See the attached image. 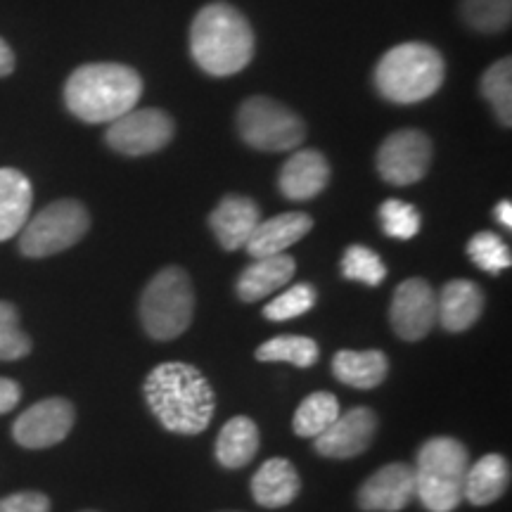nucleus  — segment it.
Returning <instances> with one entry per match:
<instances>
[{"label": "nucleus", "instance_id": "obj_1", "mask_svg": "<svg viewBox=\"0 0 512 512\" xmlns=\"http://www.w3.org/2000/svg\"><path fill=\"white\" fill-rule=\"evenodd\" d=\"M145 401L164 430L185 437L207 430L216 408L207 377L183 361L162 363L147 375Z\"/></svg>", "mask_w": 512, "mask_h": 512}, {"label": "nucleus", "instance_id": "obj_2", "mask_svg": "<svg viewBox=\"0 0 512 512\" xmlns=\"http://www.w3.org/2000/svg\"><path fill=\"white\" fill-rule=\"evenodd\" d=\"M143 95V79L126 64H83L64 86L69 112L88 124H112L126 112L136 110Z\"/></svg>", "mask_w": 512, "mask_h": 512}, {"label": "nucleus", "instance_id": "obj_3", "mask_svg": "<svg viewBox=\"0 0 512 512\" xmlns=\"http://www.w3.org/2000/svg\"><path fill=\"white\" fill-rule=\"evenodd\" d=\"M190 50L207 74H238L254 55V31L233 5L211 3L192 22Z\"/></svg>", "mask_w": 512, "mask_h": 512}, {"label": "nucleus", "instance_id": "obj_4", "mask_svg": "<svg viewBox=\"0 0 512 512\" xmlns=\"http://www.w3.org/2000/svg\"><path fill=\"white\" fill-rule=\"evenodd\" d=\"M444 60L427 43H403L384 53L375 69V86L384 98L411 105L432 98L444 83Z\"/></svg>", "mask_w": 512, "mask_h": 512}, {"label": "nucleus", "instance_id": "obj_5", "mask_svg": "<svg viewBox=\"0 0 512 512\" xmlns=\"http://www.w3.org/2000/svg\"><path fill=\"white\" fill-rule=\"evenodd\" d=\"M470 467L467 448L453 437H434L420 448L415 463V496L430 512H451L463 501Z\"/></svg>", "mask_w": 512, "mask_h": 512}, {"label": "nucleus", "instance_id": "obj_6", "mask_svg": "<svg viewBox=\"0 0 512 512\" xmlns=\"http://www.w3.org/2000/svg\"><path fill=\"white\" fill-rule=\"evenodd\" d=\"M195 292L188 273L178 266L159 271L140 297V320L152 339L169 342L181 337L192 323Z\"/></svg>", "mask_w": 512, "mask_h": 512}, {"label": "nucleus", "instance_id": "obj_7", "mask_svg": "<svg viewBox=\"0 0 512 512\" xmlns=\"http://www.w3.org/2000/svg\"><path fill=\"white\" fill-rule=\"evenodd\" d=\"M91 226V216L86 207L76 200H60L38 211L34 219L27 221L19 238V249L31 259L60 254L74 247Z\"/></svg>", "mask_w": 512, "mask_h": 512}, {"label": "nucleus", "instance_id": "obj_8", "mask_svg": "<svg viewBox=\"0 0 512 512\" xmlns=\"http://www.w3.org/2000/svg\"><path fill=\"white\" fill-rule=\"evenodd\" d=\"M238 131L254 150L285 152L304 143L306 126L285 105L264 95L242 102L238 112Z\"/></svg>", "mask_w": 512, "mask_h": 512}, {"label": "nucleus", "instance_id": "obj_9", "mask_svg": "<svg viewBox=\"0 0 512 512\" xmlns=\"http://www.w3.org/2000/svg\"><path fill=\"white\" fill-rule=\"evenodd\" d=\"M174 138V119L155 107L131 110L114 119L107 131V145L121 155H152Z\"/></svg>", "mask_w": 512, "mask_h": 512}, {"label": "nucleus", "instance_id": "obj_10", "mask_svg": "<svg viewBox=\"0 0 512 512\" xmlns=\"http://www.w3.org/2000/svg\"><path fill=\"white\" fill-rule=\"evenodd\" d=\"M432 162V143L425 133L403 128L384 140L377 152L380 176L392 185H413L425 178Z\"/></svg>", "mask_w": 512, "mask_h": 512}, {"label": "nucleus", "instance_id": "obj_11", "mask_svg": "<svg viewBox=\"0 0 512 512\" xmlns=\"http://www.w3.org/2000/svg\"><path fill=\"white\" fill-rule=\"evenodd\" d=\"M76 411L67 399L53 396L27 408L12 425V437L24 448H48L67 439Z\"/></svg>", "mask_w": 512, "mask_h": 512}, {"label": "nucleus", "instance_id": "obj_12", "mask_svg": "<svg viewBox=\"0 0 512 512\" xmlns=\"http://www.w3.org/2000/svg\"><path fill=\"white\" fill-rule=\"evenodd\" d=\"M389 320L396 335L406 342H420L437 323V294L422 278L403 280L396 287Z\"/></svg>", "mask_w": 512, "mask_h": 512}, {"label": "nucleus", "instance_id": "obj_13", "mask_svg": "<svg viewBox=\"0 0 512 512\" xmlns=\"http://www.w3.org/2000/svg\"><path fill=\"white\" fill-rule=\"evenodd\" d=\"M375 430L377 415L370 408H351L349 413L337 415L328 430L313 439V446L323 458H354L373 444Z\"/></svg>", "mask_w": 512, "mask_h": 512}, {"label": "nucleus", "instance_id": "obj_14", "mask_svg": "<svg viewBox=\"0 0 512 512\" xmlns=\"http://www.w3.org/2000/svg\"><path fill=\"white\" fill-rule=\"evenodd\" d=\"M415 475L408 465H384L358 489V505L366 512H399L413 501Z\"/></svg>", "mask_w": 512, "mask_h": 512}, {"label": "nucleus", "instance_id": "obj_15", "mask_svg": "<svg viewBox=\"0 0 512 512\" xmlns=\"http://www.w3.org/2000/svg\"><path fill=\"white\" fill-rule=\"evenodd\" d=\"M330 181V164L318 150H299L287 159L280 171L278 185L287 200H313Z\"/></svg>", "mask_w": 512, "mask_h": 512}, {"label": "nucleus", "instance_id": "obj_16", "mask_svg": "<svg viewBox=\"0 0 512 512\" xmlns=\"http://www.w3.org/2000/svg\"><path fill=\"white\" fill-rule=\"evenodd\" d=\"M261 211L254 200L240 195H230L219 202V207L211 211L209 226L214 230L216 240L221 242L228 252L245 247L252 238L254 228L259 226Z\"/></svg>", "mask_w": 512, "mask_h": 512}, {"label": "nucleus", "instance_id": "obj_17", "mask_svg": "<svg viewBox=\"0 0 512 512\" xmlns=\"http://www.w3.org/2000/svg\"><path fill=\"white\" fill-rule=\"evenodd\" d=\"M311 228V216L302 214V211H290V214L273 216V219L268 221H259V226L254 228L252 238L247 240L245 249L254 256V259L283 254L287 247H292L294 242L302 240Z\"/></svg>", "mask_w": 512, "mask_h": 512}, {"label": "nucleus", "instance_id": "obj_18", "mask_svg": "<svg viewBox=\"0 0 512 512\" xmlns=\"http://www.w3.org/2000/svg\"><path fill=\"white\" fill-rule=\"evenodd\" d=\"M484 311V292L472 280H451L437 297V320L448 332H463Z\"/></svg>", "mask_w": 512, "mask_h": 512}, {"label": "nucleus", "instance_id": "obj_19", "mask_svg": "<svg viewBox=\"0 0 512 512\" xmlns=\"http://www.w3.org/2000/svg\"><path fill=\"white\" fill-rule=\"evenodd\" d=\"M297 271V261L287 254H273L254 259L238 278V297L242 302H259L268 294L290 283Z\"/></svg>", "mask_w": 512, "mask_h": 512}, {"label": "nucleus", "instance_id": "obj_20", "mask_svg": "<svg viewBox=\"0 0 512 512\" xmlns=\"http://www.w3.org/2000/svg\"><path fill=\"white\" fill-rule=\"evenodd\" d=\"M34 190L17 169H0V242L15 238L27 226Z\"/></svg>", "mask_w": 512, "mask_h": 512}, {"label": "nucleus", "instance_id": "obj_21", "mask_svg": "<svg viewBox=\"0 0 512 512\" xmlns=\"http://www.w3.org/2000/svg\"><path fill=\"white\" fill-rule=\"evenodd\" d=\"M302 482L290 460L271 458L252 477V496L264 508H285L299 496Z\"/></svg>", "mask_w": 512, "mask_h": 512}, {"label": "nucleus", "instance_id": "obj_22", "mask_svg": "<svg viewBox=\"0 0 512 512\" xmlns=\"http://www.w3.org/2000/svg\"><path fill=\"white\" fill-rule=\"evenodd\" d=\"M510 484V465L498 453L479 458L475 465L467 467L463 496L472 505H489L505 494Z\"/></svg>", "mask_w": 512, "mask_h": 512}, {"label": "nucleus", "instance_id": "obj_23", "mask_svg": "<svg viewBox=\"0 0 512 512\" xmlns=\"http://www.w3.org/2000/svg\"><path fill=\"white\" fill-rule=\"evenodd\" d=\"M259 451V430L247 415L230 418L216 439V460L228 470L249 465Z\"/></svg>", "mask_w": 512, "mask_h": 512}, {"label": "nucleus", "instance_id": "obj_24", "mask_svg": "<svg viewBox=\"0 0 512 512\" xmlns=\"http://www.w3.org/2000/svg\"><path fill=\"white\" fill-rule=\"evenodd\" d=\"M389 361L382 351H339L332 358V373L342 384L356 389H375L387 377Z\"/></svg>", "mask_w": 512, "mask_h": 512}, {"label": "nucleus", "instance_id": "obj_25", "mask_svg": "<svg viewBox=\"0 0 512 512\" xmlns=\"http://www.w3.org/2000/svg\"><path fill=\"white\" fill-rule=\"evenodd\" d=\"M339 415V403L328 392L309 394L299 403L297 413L292 418V430L297 437L316 439L323 434Z\"/></svg>", "mask_w": 512, "mask_h": 512}, {"label": "nucleus", "instance_id": "obj_26", "mask_svg": "<svg viewBox=\"0 0 512 512\" xmlns=\"http://www.w3.org/2000/svg\"><path fill=\"white\" fill-rule=\"evenodd\" d=\"M256 361L292 363L297 368H311L318 361V344L311 337L280 335L268 339V342L256 349Z\"/></svg>", "mask_w": 512, "mask_h": 512}, {"label": "nucleus", "instance_id": "obj_27", "mask_svg": "<svg viewBox=\"0 0 512 512\" xmlns=\"http://www.w3.org/2000/svg\"><path fill=\"white\" fill-rule=\"evenodd\" d=\"M482 93L491 102L498 121L503 126L512 124V62L510 57L496 62L494 67L486 69L482 76Z\"/></svg>", "mask_w": 512, "mask_h": 512}, {"label": "nucleus", "instance_id": "obj_28", "mask_svg": "<svg viewBox=\"0 0 512 512\" xmlns=\"http://www.w3.org/2000/svg\"><path fill=\"white\" fill-rule=\"evenodd\" d=\"M463 17L472 29L494 34L510 24L512 0H463Z\"/></svg>", "mask_w": 512, "mask_h": 512}, {"label": "nucleus", "instance_id": "obj_29", "mask_svg": "<svg viewBox=\"0 0 512 512\" xmlns=\"http://www.w3.org/2000/svg\"><path fill=\"white\" fill-rule=\"evenodd\" d=\"M342 275L347 280H356V283L377 287L387 278V266L382 264V259L373 249L363 245H351L344 252L342 259Z\"/></svg>", "mask_w": 512, "mask_h": 512}, {"label": "nucleus", "instance_id": "obj_30", "mask_svg": "<svg viewBox=\"0 0 512 512\" xmlns=\"http://www.w3.org/2000/svg\"><path fill=\"white\" fill-rule=\"evenodd\" d=\"M467 254H470V259L475 261L482 271L491 275L505 271V268H510L512 264L510 247L505 245L496 233H489V230L477 233L475 238L470 240V245H467Z\"/></svg>", "mask_w": 512, "mask_h": 512}, {"label": "nucleus", "instance_id": "obj_31", "mask_svg": "<svg viewBox=\"0 0 512 512\" xmlns=\"http://www.w3.org/2000/svg\"><path fill=\"white\" fill-rule=\"evenodd\" d=\"M313 304H316V290L309 283H299L268 302L264 306V316L273 323H283V320L304 316L306 311L313 309Z\"/></svg>", "mask_w": 512, "mask_h": 512}, {"label": "nucleus", "instance_id": "obj_32", "mask_svg": "<svg viewBox=\"0 0 512 512\" xmlns=\"http://www.w3.org/2000/svg\"><path fill=\"white\" fill-rule=\"evenodd\" d=\"M31 339L19 328V313L10 302H0V361L29 356Z\"/></svg>", "mask_w": 512, "mask_h": 512}, {"label": "nucleus", "instance_id": "obj_33", "mask_svg": "<svg viewBox=\"0 0 512 512\" xmlns=\"http://www.w3.org/2000/svg\"><path fill=\"white\" fill-rule=\"evenodd\" d=\"M380 221L384 233L394 240H411L420 230V214L413 204L401 200H387L380 207Z\"/></svg>", "mask_w": 512, "mask_h": 512}, {"label": "nucleus", "instance_id": "obj_34", "mask_svg": "<svg viewBox=\"0 0 512 512\" xmlns=\"http://www.w3.org/2000/svg\"><path fill=\"white\" fill-rule=\"evenodd\" d=\"M0 512H50V501L41 491H19L0 498Z\"/></svg>", "mask_w": 512, "mask_h": 512}, {"label": "nucleus", "instance_id": "obj_35", "mask_svg": "<svg viewBox=\"0 0 512 512\" xmlns=\"http://www.w3.org/2000/svg\"><path fill=\"white\" fill-rule=\"evenodd\" d=\"M19 399H22L19 384L15 380H8V377H0V415L10 413L19 403Z\"/></svg>", "mask_w": 512, "mask_h": 512}, {"label": "nucleus", "instance_id": "obj_36", "mask_svg": "<svg viewBox=\"0 0 512 512\" xmlns=\"http://www.w3.org/2000/svg\"><path fill=\"white\" fill-rule=\"evenodd\" d=\"M12 69H15V55H12V50H10L8 43H5L3 38H0V79H3V76L12 74Z\"/></svg>", "mask_w": 512, "mask_h": 512}, {"label": "nucleus", "instance_id": "obj_37", "mask_svg": "<svg viewBox=\"0 0 512 512\" xmlns=\"http://www.w3.org/2000/svg\"><path fill=\"white\" fill-rule=\"evenodd\" d=\"M496 219L503 223L505 228H512V204L510 202H501L496 207Z\"/></svg>", "mask_w": 512, "mask_h": 512}, {"label": "nucleus", "instance_id": "obj_38", "mask_svg": "<svg viewBox=\"0 0 512 512\" xmlns=\"http://www.w3.org/2000/svg\"><path fill=\"white\" fill-rule=\"evenodd\" d=\"M86 512H95V510H86Z\"/></svg>", "mask_w": 512, "mask_h": 512}]
</instances>
